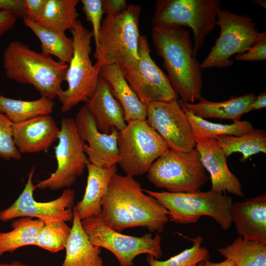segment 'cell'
Masks as SVG:
<instances>
[{
	"mask_svg": "<svg viewBox=\"0 0 266 266\" xmlns=\"http://www.w3.org/2000/svg\"><path fill=\"white\" fill-rule=\"evenodd\" d=\"M100 215L120 233L139 227L159 233L169 221L166 209L156 199L145 194L134 177L117 173L110 180Z\"/></svg>",
	"mask_w": 266,
	"mask_h": 266,
	"instance_id": "1",
	"label": "cell"
},
{
	"mask_svg": "<svg viewBox=\"0 0 266 266\" xmlns=\"http://www.w3.org/2000/svg\"><path fill=\"white\" fill-rule=\"evenodd\" d=\"M152 39L172 88L180 100L194 103L201 96L200 64L193 55L190 31L174 25L153 26Z\"/></svg>",
	"mask_w": 266,
	"mask_h": 266,
	"instance_id": "2",
	"label": "cell"
},
{
	"mask_svg": "<svg viewBox=\"0 0 266 266\" xmlns=\"http://www.w3.org/2000/svg\"><path fill=\"white\" fill-rule=\"evenodd\" d=\"M3 65L9 79L31 85L41 97L52 100L63 90L62 83L68 67V64L36 52L19 41L11 42L5 49Z\"/></svg>",
	"mask_w": 266,
	"mask_h": 266,
	"instance_id": "3",
	"label": "cell"
},
{
	"mask_svg": "<svg viewBox=\"0 0 266 266\" xmlns=\"http://www.w3.org/2000/svg\"><path fill=\"white\" fill-rule=\"evenodd\" d=\"M141 7L129 4L121 14L106 16L102 22L98 48L95 49V65L116 64L122 70L130 68L138 62L139 57V19Z\"/></svg>",
	"mask_w": 266,
	"mask_h": 266,
	"instance_id": "4",
	"label": "cell"
},
{
	"mask_svg": "<svg viewBox=\"0 0 266 266\" xmlns=\"http://www.w3.org/2000/svg\"><path fill=\"white\" fill-rule=\"evenodd\" d=\"M143 190L163 205L168 211L169 220L172 222L191 224L202 216H208L224 231L232 226L230 212L233 200L226 194L211 190L190 193Z\"/></svg>",
	"mask_w": 266,
	"mask_h": 266,
	"instance_id": "5",
	"label": "cell"
},
{
	"mask_svg": "<svg viewBox=\"0 0 266 266\" xmlns=\"http://www.w3.org/2000/svg\"><path fill=\"white\" fill-rule=\"evenodd\" d=\"M73 42V52L68 64L64 81L67 87L57 97L61 103V111L66 112L80 102L86 103L95 92L100 78V68L93 65L90 58L92 51V31L78 19L70 30Z\"/></svg>",
	"mask_w": 266,
	"mask_h": 266,
	"instance_id": "6",
	"label": "cell"
},
{
	"mask_svg": "<svg viewBox=\"0 0 266 266\" xmlns=\"http://www.w3.org/2000/svg\"><path fill=\"white\" fill-rule=\"evenodd\" d=\"M219 0H158L152 17L153 26L190 27L193 33V55L197 56L209 33L216 26L221 9Z\"/></svg>",
	"mask_w": 266,
	"mask_h": 266,
	"instance_id": "7",
	"label": "cell"
},
{
	"mask_svg": "<svg viewBox=\"0 0 266 266\" xmlns=\"http://www.w3.org/2000/svg\"><path fill=\"white\" fill-rule=\"evenodd\" d=\"M147 177L156 187L170 193L200 191L209 178L196 149L187 153L168 149L152 163Z\"/></svg>",
	"mask_w": 266,
	"mask_h": 266,
	"instance_id": "8",
	"label": "cell"
},
{
	"mask_svg": "<svg viewBox=\"0 0 266 266\" xmlns=\"http://www.w3.org/2000/svg\"><path fill=\"white\" fill-rule=\"evenodd\" d=\"M117 146L118 164L126 175L133 177L147 173L152 163L168 149L146 120L127 123L119 131Z\"/></svg>",
	"mask_w": 266,
	"mask_h": 266,
	"instance_id": "9",
	"label": "cell"
},
{
	"mask_svg": "<svg viewBox=\"0 0 266 266\" xmlns=\"http://www.w3.org/2000/svg\"><path fill=\"white\" fill-rule=\"evenodd\" d=\"M82 226L94 245L106 249L117 258L120 266H133V261L143 254L156 259L162 256L161 236L151 233L137 237L118 232L107 225L100 215L81 220Z\"/></svg>",
	"mask_w": 266,
	"mask_h": 266,
	"instance_id": "10",
	"label": "cell"
},
{
	"mask_svg": "<svg viewBox=\"0 0 266 266\" xmlns=\"http://www.w3.org/2000/svg\"><path fill=\"white\" fill-rule=\"evenodd\" d=\"M216 26L220 29L219 36L200 64L201 69L231 66L234 62L231 57L248 51L260 34L251 17L226 9L218 12Z\"/></svg>",
	"mask_w": 266,
	"mask_h": 266,
	"instance_id": "11",
	"label": "cell"
},
{
	"mask_svg": "<svg viewBox=\"0 0 266 266\" xmlns=\"http://www.w3.org/2000/svg\"><path fill=\"white\" fill-rule=\"evenodd\" d=\"M54 147L57 167L50 176L35 185L36 189L58 190L71 186L81 176L89 163L84 152L74 119L64 118Z\"/></svg>",
	"mask_w": 266,
	"mask_h": 266,
	"instance_id": "12",
	"label": "cell"
},
{
	"mask_svg": "<svg viewBox=\"0 0 266 266\" xmlns=\"http://www.w3.org/2000/svg\"><path fill=\"white\" fill-rule=\"evenodd\" d=\"M138 52L139 59L136 65L121 70L139 100L146 106L153 102L178 100V96L167 75L152 59L149 44L144 35L140 36Z\"/></svg>",
	"mask_w": 266,
	"mask_h": 266,
	"instance_id": "13",
	"label": "cell"
},
{
	"mask_svg": "<svg viewBox=\"0 0 266 266\" xmlns=\"http://www.w3.org/2000/svg\"><path fill=\"white\" fill-rule=\"evenodd\" d=\"M35 168L32 167L24 188L18 199L8 208L0 211V221L7 222L21 217L36 218L44 224L72 221V205L75 192L67 188L58 198L47 202H38L33 197L35 185L33 182Z\"/></svg>",
	"mask_w": 266,
	"mask_h": 266,
	"instance_id": "14",
	"label": "cell"
},
{
	"mask_svg": "<svg viewBox=\"0 0 266 266\" xmlns=\"http://www.w3.org/2000/svg\"><path fill=\"white\" fill-rule=\"evenodd\" d=\"M146 121L160 134L168 149L187 153L195 147L191 124L178 100L148 104Z\"/></svg>",
	"mask_w": 266,
	"mask_h": 266,
	"instance_id": "15",
	"label": "cell"
},
{
	"mask_svg": "<svg viewBox=\"0 0 266 266\" xmlns=\"http://www.w3.org/2000/svg\"><path fill=\"white\" fill-rule=\"evenodd\" d=\"M83 149L90 163L107 168L119 161L117 140L119 131L112 129L109 133L100 132L87 106L81 107L74 119Z\"/></svg>",
	"mask_w": 266,
	"mask_h": 266,
	"instance_id": "16",
	"label": "cell"
},
{
	"mask_svg": "<svg viewBox=\"0 0 266 266\" xmlns=\"http://www.w3.org/2000/svg\"><path fill=\"white\" fill-rule=\"evenodd\" d=\"M196 149L200 154L202 166L210 175L212 191L229 193L243 197L241 184L229 169L227 156L215 139H200L196 141Z\"/></svg>",
	"mask_w": 266,
	"mask_h": 266,
	"instance_id": "17",
	"label": "cell"
},
{
	"mask_svg": "<svg viewBox=\"0 0 266 266\" xmlns=\"http://www.w3.org/2000/svg\"><path fill=\"white\" fill-rule=\"evenodd\" d=\"M60 131L52 116H39L13 123V140L21 154L39 153L47 150L58 140Z\"/></svg>",
	"mask_w": 266,
	"mask_h": 266,
	"instance_id": "18",
	"label": "cell"
},
{
	"mask_svg": "<svg viewBox=\"0 0 266 266\" xmlns=\"http://www.w3.org/2000/svg\"><path fill=\"white\" fill-rule=\"evenodd\" d=\"M231 217L239 236L266 242V194L233 202Z\"/></svg>",
	"mask_w": 266,
	"mask_h": 266,
	"instance_id": "19",
	"label": "cell"
},
{
	"mask_svg": "<svg viewBox=\"0 0 266 266\" xmlns=\"http://www.w3.org/2000/svg\"><path fill=\"white\" fill-rule=\"evenodd\" d=\"M85 105L100 132L108 134L113 128L120 131L126 127L123 108L109 85L101 77L99 78L94 95Z\"/></svg>",
	"mask_w": 266,
	"mask_h": 266,
	"instance_id": "20",
	"label": "cell"
},
{
	"mask_svg": "<svg viewBox=\"0 0 266 266\" xmlns=\"http://www.w3.org/2000/svg\"><path fill=\"white\" fill-rule=\"evenodd\" d=\"M87 184L82 199L73 207L80 220L99 216L102 210V202L106 196L109 183L117 173L116 165L109 168L98 167L88 163Z\"/></svg>",
	"mask_w": 266,
	"mask_h": 266,
	"instance_id": "21",
	"label": "cell"
},
{
	"mask_svg": "<svg viewBox=\"0 0 266 266\" xmlns=\"http://www.w3.org/2000/svg\"><path fill=\"white\" fill-rule=\"evenodd\" d=\"M256 97L254 93H250L238 97L232 96L229 100L220 102L211 101L202 97L196 103L180 100L178 101L182 109L204 119L216 118L239 122L244 114L252 111L251 105Z\"/></svg>",
	"mask_w": 266,
	"mask_h": 266,
	"instance_id": "22",
	"label": "cell"
},
{
	"mask_svg": "<svg viewBox=\"0 0 266 266\" xmlns=\"http://www.w3.org/2000/svg\"><path fill=\"white\" fill-rule=\"evenodd\" d=\"M100 76L109 85L114 97L121 104L127 123L134 120H146L147 106L131 88L118 65L102 66Z\"/></svg>",
	"mask_w": 266,
	"mask_h": 266,
	"instance_id": "23",
	"label": "cell"
},
{
	"mask_svg": "<svg viewBox=\"0 0 266 266\" xmlns=\"http://www.w3.org/2000/svg\"><path fill=\"white\" fill-rule=\"evenodd\" d=\"M70 233L61 266H103L101 248L93 244L84 231L77 213L73 210Z\"/></svg>",
	"mask_w": 266,
	"mask_h": 266,
	"instance_id": "24",
	"label": "cell"
},
{
	"mask_svg": "<svg viewBox=\"0 0 266 266\" xmlns=\"http://www.w3.org/2000/svg\"><path fill=\"white\" fill-rule=\"evenodd\" d=\"M78 0H47L36 23L49 30L65 33L75 25Z\"/></svg>",
	"mask_w": 266,
	"mask_h": 266,
	"instance_id": "25",
	"label": "cell"
},
{
	"mask_svg": "<svg viewBox=\"0 0 266 266\" xmlns=\"http://www.w3.org/2000/svg\"><path fill=\"white\" fill-rule=\"evenodd\" d=\"M40 220L21 217L11 222V231L0 232V257L28 245H35L37 235L44 225Z\"/></svg>",
	"mask_w": 266,
	"mask_h": 266,
	"instance_id": "26",
	"label": "cell"
},
{
	"mask_svg": "<svg viewBox=\"0 0 266 266\" xmlns=\"http://www.w3.org/2000/svg\"><path fill=\"white\" fill-rule=\"evenodd\" d=\"M23 21L39 39L42 53L53 55L63 63H69L73 52L72 38H69L66 33L49 30L27 18L24 19Z\"/></svg>",
	"mask_w": 266,
	"mask_h": 266,
	"instance_id": "27",
	"label": "cell"
},
{
	"mask_svg": "<svg viewBox=\"0 0 266 266\" xmlns=\"http://www.w3.org/2000/svg\"><path fill=\"white\" fill-rule=\"evenodd\" d=\"M55 105L53 100L43 97L24 100L8 98L0 94V112L5 114L13 123L50 115Z\"/></svg>",
	"mask_w": 266,
	"mask_h": 266,
	"instance_id": "28",
	"label": "cell"
},
{
	"mask_svg": "<svg viewBox=\"0 0 266 266\" xmlns=\"http://www.w3.org/2000/svg\"><path fill=\"white\" fill-rule=\"evenodd\" d=\"M236 266H266V242L252 241L238 236L232 243L218 250Z\"/></svg>",
	"mask_w": 266,
	"mask_h": 266,
	"instance_id": "29",
	"label": "cell"
},
{
	"mask_svg": "<svg viewBox=\"0 0 266 266\" xmlns=\"http://www.w3.org/2000/svg\"><path fill=\"white\" fill-rule=\"evenodd\" d=\"M216 140L227 157L233 153H241V162L254 154L266 153V132L263 129L253 128L240 136L221 135Z\"/></svg>",
	"mask_w": 266,
	"mask_h": 266,
	"instance_id": "30",
	"label": "cell"
},
{
	"mask_svg": "<svg viewBox=\"0 0 266 266\" xmlns=\"http://www.w3.org/2000/svg\"><path fill=\"white\" fill-rule=\"evenodd\" d=\"M186 114L192 128L196 141L200 139H215L221 135L240 136L253 129L248 121L233 122L231 124L212 123L182 109Z\"/></svg>",
	"mask_w": 266,
	"mask_h": 266,
	"instance_id": "31",
	"label": "cell"
},
{
	"mask_svg": "<svg viewBox=\"0 0 266 266\" xmlns=\"http://www.w3.org/2000/svg\"><path fill=\"white\" fill-rule=\"evenodd\" d=\"M193 242V246L165 261H160L147 255L149 266H196L199 263L209 260V252L201 246L203 238L200 236L192 238L184 236Z\"/></svg>",
	"mask_w": 266,
	"mask_h": 266,
	"instance_id": "32",
	"label": "cell"
},
{
	"mask_svg": "<svg viewBox=\"0 0 266 266\" xmlns=\"http://www.w3.org/2000/svg\"><path fill=\"white\" fill-rule=\"evenodd\" d=\"M71 228L65 222H53L45 224L39 231L35 246L52 253L65 248Z\"/></svg>",
	"mask_w": 266,
	"mask_h": 266,
	"instance_id": "33",
	"label": "cell"
},
{
	"mask_svg": "<svg viewBox=\"0 0 266 266\" xmlns=\"http://www.w3.org/2000/svg\"><path fill=\"white\" fill-rule=\"evenodd\" d=\"M13 125V123L0 112V158L5 160H20L22 158L14 142Z\"/></svg>",
	"mask_w": 266,
	"mask_h": 266,
	"instance_id": "34",
	"label": "cell"
},
{
	"mask_svg": "<svg viewBox=\"0 0 266 266\" xmlns=\"http://www.w3.org/2000/svg\"><path fill=\"white\" fill-rule=\"evenodd\" d=\"M82 10L87 21L92 27L95 49L98 48L102 16L104 13L101 0H81Z\"/></svg>",
	"mask_w": 266,
	"mask_h": 266,
	"instance_id": "35",
	"label": "cell"
},
{
	"mask_svg": "<svg viewBox=\"0 0 266 266\" xmlns=\"http://www.w3.org/2000/svg\"><path fill=\"white\" fill-rule=\"evenodd\" d=\"M236 61L256 62L266 59V33L260 34L249 50L242 54L235 55Z\"/></svg>",
	"mask_w": 266,
	"mask_h": 266,
	"instance_id": "36",
	"label": "cell"
},
{
	"mask_svg": "<svg viewBox=\"0 0 266 266\" xmlns=\"http://www.w3.org/2000/svg\"><path fill=\"white\" fill-rule=\"evenodd\" d=\"M0 11L8 12L17 18H26L23 0H0Z\"/></svg>",
	"mask_w": 266,
	"mask_h": 266,
	"instance_id": "37",
	"label": "cell"
},
{
	"mask_svg": "<svg viewBox=\"0 0 266 266\" xmlns=\"http://www.w3.org/2000/svg\"><path fill=\"white\" fill-rule=\"evenodd\" d=\"M47 0H23L26 18L36 22Z\"/></svg>",
	"mask_w": 266,
	"mask_h": 266,
	"instance_id": "38",
	"label": "cell"
},
{
	"mask_svg": "<svg viewBox=\"0 0 266 266\" xmlns=\"http://www.w3.org/2000/svg\"><path fill=\"white\" fill-rule=\"evenodd\" d=\"M103 9L106 16H113L122 13L127 7L125 0H101Z\"/></svg>",
	"mask_w": 266,
	"mask_h": 266,
	"instance_id": "39",
	"label": "cell"
},
{
	"mask_svg": "<svg viewBox=\"0 0 266 266\" xmlns=\"http://www.w3.org/2000/svg\"><path fill=\"white\" fill-rule=\"evenodd\" d=\"M17 19L8 12L0 11V37L14 27Z\"/></svg>",
	"mask_w": 266,
	"mask_h": 266,
	"instance_id": "40",
	"label": "cell"
},
{
	"mask_svg": "<svg viewBox=\"0 0 266 266\" xmlns=\"http://www.w3.org/2000/svg\"><path fill=\"white\" fill-rule=\"evenodd\" d=\"M266 106V91H264L260 93L257 97H256L254 100L252 105L251 110H257L263 108H265Z\"/></svg>",
	"mask_w": 266,
	"mask_h": 266,
	"instance_id": "41",
	"label": "cell"
},
{
	"mask_svg": "<svg viewBox=\"0 0 266 266\" xmlns=\"http://www.w3.org/2000/svg\"><path fill=\"white\" fill-rule=\"evenodd\" d=\"M203 266H236V265L233 260L226 259L220 263H213L207 260L203 261Z\"/></svg>",
	"mask_w": 266,
	"mask_h": 266,
	"instance_id": "42",
	"label": "cell"
},
{
	"mask_svg": "<svg viewBox=\"0 0 266 266\" xmlns=\"http://www.w3.org/2000/svg\"><path fill=\"white\" fill-rule=\"evenodd\" d=\"M0 266H34L24 264L20 261H14L10 263H0Z\"/></svg>",
	"mask_w": 266,
	"mask_h": 266,
	"instance_id": "43",
	"label": "cell"
},
{
	"mask_svg": "<svg viewBox=\"0 0 266 266\" xmlns=\"http://www.w3.org/2000/svg\"><path fill=\"white\" fill-rule=\"evenodd\" d=\"M253 1H254V2L266 8V2L265 0H255Z\"/></svg>",
	"mask_w": 266,
	"mask_h": 266,
	"instance_id": "44",
	"label": "cell"
},
{
	"mask_svg": "<svg viewBox=\"0 0 266 266\" xmlns=\"http://www.w3.org/2000/svg\"><path fill=\"white\" fill-rule=\"evenodd\" d=\"M203 262H201L197 264L196 266H203Z\"/></svg>",
	"mask_w": 266,
	"mask_h": 266,
	"instance_id": "45",
	"label": "cell"
}]
</instances>
